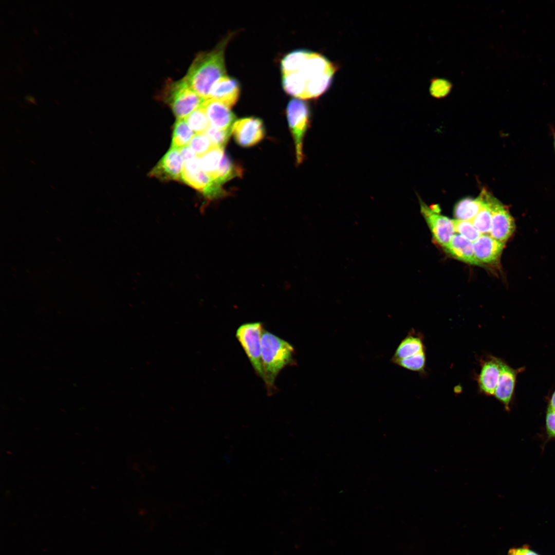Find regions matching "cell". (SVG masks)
<instances>
[{
    "label": "cell",
    "mask_w": 555,
    "mask_h": 555,
    "mask_svg": "<svg viewBox=\"0 0 555 555\" xmlns=\"http://www.w3.org/2000/svg\"><path fill=\"white\" fill-rule=\"evenodd\" d=\"M229 33L215 47L196 54L183 77L192 88L205 100L209 98L213 85L226 75L225 51L232 38Z\"/></svg>",
    "instance_id": "1"
},
{
    "label": "cell",
    "mask_w": 555,
    "mask_h": 555,
    "mask_svg": "<svg viewBox=\"0 0 555 555\" xmlns=\"http://www.w3.org/2000/svg\"><path fill=\"white\" fill-rule=\"evenodd\" d=\"M293 346L273 333L263 330L261 337V356L263 381L269 395L275 391L276 377L286 366L295 365Z\"/></svg>",
    "instance_id": "2"
},
{
    "label": "cell",
    "mask_w": 555,
    "mask_h": 555,
    "mask_svg": "<svg viewBox=\"0 0 555 555\" xmlns=\"http://www.w3.org/2000/svg\"><path fill=\"white\" fill-rule=\"evenodd\" d=\"M158 98L170 106L177 119L186 118L201 107L206 100L192 88L184 78L177 81L168 79Z\"/></svg>",
    "instance_id": "3"
},
{
    "label": "cell",
    "mask_w": 555,
    "mask_h": 555,
    "mask_svg": "<svg viewBox=\"0 0 555 555\" xmlns=\"http://www.w3.org/2000/svg\"><path fill=\"white\" fill-rule=\"evenodd\" d=\"M263 325L261 322H248L237 328L235 337L245 352L255 373L263 379L261 356V337Z\"/></svg>",
    "instance_id": "4"
},
{
    "label": "cell",
    "mask_w": 555,
    "mask_h": 555,
    "mask_svg": "<svg viewBox=\"0 0 555 555\" xmlns=\"http://www.w3.org/2000/svg\"><path fill=\"white\" fill-rule=\"evenodd\" d=\"M286 114L295 147L298 164L304 159L303 140L308 128L310 112L307 104L300 99L291 100L287 105Z\"/></svg>",
    "instance_id": "5"
},
{
    "label": "cell",
    "mask_w": 555,
    "mask_h": 555,
    "mask_svg": "<svg viewBox=\"0 0 555 555\" xmlns=\"http://www.w3.org/2000/svg\"><path fill=\"white\" fill-rule=\"evenodd\" d=\"M420 212L424 217L435 241L445 248L455 234L453 219L440 213L437 205L429 206L419 199Z\"/></svg>",
    "instance_id": "6"
},
{
    "label": "cell",
    "mask_w": 555,
    "mask_h": 555,
    "mask_svg": "<svg viewBox=\"0 0 555 555\" xmlns=\"http://www.w3.org/2000/svg\"><path fill=\"white\" fill-rule=\"evenodd\" d=\"M488 201L491 211V227L489 235L505 244L515 230L513 217L507 207L489 192Z\"/></svg>",
    "instance_id": "7"
},
{
    "label": "cell",
    "mask_w": 555,
    "mask_h": 555,
    "mask_svg": "<svg viewBox=\"0 0 555 555\" xmlns=\"http://www.w3.org/2000/svg\"><path fill=\"white\" fill-rule=\"evenodd\" d=\"M232 133L237 144L243 147H250L264 138L265 130L261 119L249 117L235 121Z\"/></svg>",
    "instance_id": "8"
},
{
    "label": "cell",
    "mask_w": 555,
    "mask_h": 555,
    "mask_svg": "<svg viewBox=\"0 0 555 555\" xmlns=\"http://www.w3.org/2000/svg\"><path fill=\"white\" fill-rule=\"evenodd\" d=\"M480 371L476 376L479 392L486 396H494L499 375V358L487 355L479 361Z\"/></svg>",
    "instance_id": "9"
},
{
    "label": "cell",
    "mask_w": 555,
    "mask_h": 555,
    "mask_svg": "<svg viewBox=\"0 0 555 555\" xmlns=\"http://www.w3.org/2000/svg\"><path fill=\"white\" fill-rule=\"evenodd\" d=\"M183 165L179 149L171 147L150 174L161 179L180 180Z\"/></svg>",
    "instance_id": "10"
},
{
    "label": "cell",
    "mask_w": 555,
    "mask_h": 555,
    "mask_svg": "<svg viewBox=\"0 0 555 555\" xmlns=\"http://www.w3.org/2000/svg\"><path fill=\"white\" fill-rule=\"evenodd\" d=\"M473 243L475 257L482 266L498 264L505 243L495 239L489 234H481Z\"/></svg>",
    "instance_id": "11"
},
{
    "label": "cell",
    "mask_w": 555,
    "mask_h": 555,
    "mask_svg": "<svg viewBox=\"0 0 555 555\" xmlns=\"http://www.w3.org/2000/svg\"><path fill=\"white\" fill-rule=\"evenodd\" d=\"M202 106L211 126L219 130H232L235 116L227 105L219 101L208 99Z\"/></svg>",
    "instance_id": "12"
},
{
    "label": "cell",
    "mask_w": 555,
    "mask_h": 555,
    "mask_svg": "<svg viewBox=\"0 0 555 555\" xmlns=\"http://www.w3.org/2000/svg\"><path fill=\"white\" fill-rule=\"evenodd\" d=\"M500 375L494 396L509 411L515 387L516 372L499 358Z\"/></svg>",
    "instance_id": "13"
},
{
    "label": "cell",
    "mask_w": 555,
    "mask_h": 555,
    "mask_svg": "<svg viewBox=\"0 0 555 555\" xmlns=\"http://www.w3.org/2000/svg\"><path fill=\"white\" fill-rule=\"evenodd\" d=\"M240 85L235 79L227 76L219 79L212 86L209 99L219 101L230 108L237 102Z\"/></svg>",
    "instance_id": "14"
},
{
    "label": "cell",
    "mask_w": 555,
    "mask_h": 555,
    "mask_svg": "<svg viewBox=\"0 0 555 555\" xmlns=\"http://www.w3.org/2000/svg\"><path fill=\"white\" fill-rule=\"evenodd\" d=\"M453 257L467 264L480 266L474 253L473 243L458 234H454L448 245L443 248Z\"/></svg>",
    "instance_id": "15"
},
{
    "label": "cell",
    "mask_w": 555,
    "mask_h": 555,
    "mask_svg": "<svg viewBox=\"0 0 555 555\" xmlns=\"http://www.w3.org/2000/svg\"><path fill=\"white\" fill-rule=\"evenodd\" d=\"M424 350L423 336L412 329L397 346L391 361L407 358Z\"/></svg>",
    "instance_id": "16"
},
{
    "label": "cell",
    "mask_w": 555,
    "mask_h": 555,
    "mask_svg": "<svg viewBox=\"0 0 555 555\" xmlns=\"http://www.w3.org/2000/svg\"><path fill=\"white\" fill-rule=\"evenodd\" d=\"M484 201V189L475 198L469 197L462 198L454 208L453 213L456 219L472 221L483 207Z\"/></svg>",
    "instance_id": "17"
},
{
    "label": "cell",
    "mask_w": 555,
    "mask_h": 555,
    "mask_svg": "<svg viewBox=\"0 0 555 555\" xmlns=\"http://www.w3.org/2000/svg\"><path fill=\"white\" fill-rule=\"evenodd\" d=\"M180 180L202 192L206 197L211 193L216 186L215 182L211 177L202 169L192 172L183 171Z\"/></svg>",
    "instance_id": "18"
},
{
    "label": "cell",
    "mask_w": 555,
    "mask_h": 555,
    "mask_svg": "<svg viewBox=\"0 0 555 555\" xmlns=\"http://www.w3.org/2000/svg\"><path fill=\"white\" fill-rule=\"evenodd\" d=\"M194 133L184 119H177L174 125L171 147L180 150L188 146Z\"/></svg>",
    "instance_id": "19"
},
{
    "label": "cell",
    "mask_w": 555,
    "mask_h": 555,
    "mask_svg": "<svg viewBox=\"0 0 555 555\" xmlns=\"http://www.w3.org/2000/svg\"><path fill=\"white\" fill-rule=\"evenodd\" d=\"M225 155L224 148L213 147L199 157L202 170L211 177L218 169Z\"/></svg>",
    "instance_id": "20"
},
{
    "label": "cell",
    "mask_w": 555,
    "mask_h": 555,
    "mask_svg": "<svg viewBox=\"0 0 555 555\" xmlns=\"http://www.w3.org/2000/svg\"><path fill=\"white\" fill-rule=\"evenodd\" d=\"M282 85L288 95L300 99H304L306 85L298 72L283 75Z\"/></svg>",
    "instance_id": "21"
},
{
    "label": "cell",
    "mask_w": 555,
    "mask_h": 555,
    "mask_svg": "<svg viewBox=\"0 0 555 555\" xmlns=\"http://www.w3.org/2000/svg\"><path fill=\"white\" fill-rule=\"evenodd\" d=\"M241 174L240 169L234 165L230 158L225 155L218 169L211 178L215 182L221 185Z\"/></svg>",
    "instance_id": "22"
},
{
    "label": "cell",
    "mask_w": 555,
    "mask_h": 555,
    "mask_svg": "<svg viewBox=\"0 0 555 555\" xmlns=\"http://www.w3.org/2000/svg\"><path fill=\"white\" fill-rule=\"evenodd\" d=\"M308 52V50L299 49L286 54L281 63L282 75L298 71L305 60Z\"/></svg>",
    "instance_id": "23"
},
{
    "label": "cell",
    "mask_w": 555,
    "mask_h": 555,
    "mask_svg": "<svg viewBox=\"0 0 555 555\" xmlns=\"http://www.w3.org/2000/svg\"><path fill=\"white\" fill-rule=\"evenodd\" d=\"M484 205L471 222L482 234H489L491 227V211L488 201L489 192L484 189Z\"/></svg>",
    "instance_id": "24"
},
{
    "label": "cell",
    "mask_w": 555,
    "mask_h": 555,
    "mask_svg": "<svg viewBox=\"0 0 555 555\" xmlns=\"http://www.w3.org/2000/svg\"><path fill=\"white\" fill-rule=\"evenodd\" d=\"M184 119L196 134L205 133L210 126L208 117L202 106L194 110Z\"/></svg>",
    "instance_id": "25"
},
{
    "label": "cell",
    "mask_w": 555,
    "mask_h": 555,
    "mask_svg": "<svg viewBox=\"0 0 555 555\" xmlns=\"http://www.w3.org/2000/svg\"><path fill=\"white\" fill-rule=\"evenodd\" d=\"M392 363L408 370L424 374L426 365L425 350L407 358L395 360Z\"/></svg>",
    "instance_id": "26"
},
{
    "label": "cell",
    "mask_w": 555,
    "mask_h": 555,
    "mask_svg": "<svg viewBox=\"0 0 555 555\" xmlns=\"http://www.w3.org/2000/svg\"><path fill=\"white\" fill-rule=\"evenodd\" d=\"M430 82V94L436 99L446 97L450 94L453 88L451 82L445 78H432Z\"/></svg>",
    "instance_id": "27"
},
{
    "label": "cell",
    "mask_w": 555,
    "mask_h": 555,
    "mask_svg": "<svg viewBox=\"0 0 555 555\" xmlns=\"http://www.w3.org/2000/svg\"><path fill=\"white\" fill-rule=\"evenodd\" d=\"M455 232L473 243L481 233L474 226L471 221L453 219Z\"/></svg>",
    "instance_id": "28"
},
{
    "label": "cell",
    "mask_w": 555,
    "mask_h": 555,
    "mask_svg": "<svg viewBox=\"0 0 555 555\" xmlns=\"http://www.w3.org/2000/svg\"><path fill=\"white\" fill-rule=\"evenodd\" d=\"M188 146L199 157L214 147L205 133L196 134L191 139Z\"/></svg>",
    "instance_id": "29"
},
{
    "label": "cell",
    "mask_w": 555,
    "mask_h": 555,
    "mask_svg": "<svg viewBox=\"0 0 555 555\" xmlns=\"http://www.w3.org/2000/svg\"><path fill=\"white\" fill-rule=\"evenodd\" d=\"M232 132V130H219L210 125L205 134L214 146L224 148Z\"/></svg>",
    "instance_id": "30"
},
{
    "label": "cell",
    "mask_w": 555,
    "mask_h": 555,
    "mask_svg": "<svg viewBox=\"0 0 555 555\" xmlns=\"http://www.w3.org/2000/svg\"><path fill=\"white\" fill-rule=\"evenodd\" d=\"M545 425L548 436L555 438V411L549 409L546 413Z\"/></svg>",
    "instance_id": "31"
},
{
    "label": "cell",
    "mask_w": 555,
    "mask_h": 555,
    "mask_svg": "<svg viewBox=\"0 0 555 555\" xmlns=\"http://www.w3.org/2000/svg\"><path fill=\"white\" fill-rule=\"evenodd\" d=\"M508 555H539L526 547L513 548L511 549Z\"/></svg>",
    "instance_id": "32"
},
{
    "label": "cell",
    "mask_w": 555,
    "mask_h": 555,
    "mask_svg": "<svg viewBox=\"0 0 555 555\" xmlns=\"http://www.w3.org/2000/svg\"><path fill=\"white\" fill-rule=\"evenodd\" d=\"M179 152L184 162L197 157L194 152L188 145L180 149Z\"/></svg>",
    "instance_id": "33"
},
{
    "label": "cell",
    "mask_w": 555,
    "mask_h": 555,
    "mask_svg": "<svg viewBox=\"0 0 555 555\" xmlns=\"http://www.w3.org/2000/svg\"><path fill=\"white\" fill-rule=\"evenodd\" d=\"M548 409L555 411V391L553 392L552 397L550 399L549 406Z\"/></svg>",
    "instance_id": "34"
},
{
    "label": "cell",
    "mask_w": 555,
    "mask_h": 555,
    "mask_svg": "<svg viewBox=\"0 0 555 555\" xmlns=\"http://www.w3.org/2000/svg\"><path fill=\"white\" fill-rule=\"evenodd\" d=\"M553 145H554V150H555V132L553 133Z\"/></svg>",
    "instance_id": "35"
}]
</instances>
